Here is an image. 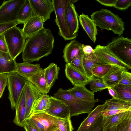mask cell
Wrapping results in <instances>:
<instances>
[{
  "instance_id": "obj_15",
  "label": "cell",
  "mask_w": 131,
  "mask_h": 131,
  "mask_svg": "<svg viewBox=\"0 0 131 131\" xmlns=\"http://www.w3.org/2000/svg\"><path fill=\"white\" fill-rule=\"evenodd\" d=\"M26 106L25 120L32 113V108L35 101L42 94L36 86L29 81L26 82L24 87Z\"/></svg>"
},
{
  "instance_id": "obj_36",
  "label": "cell",
  "mask_w": 131,
  "mask_h": 131,
  "mask_svg": "<svg viewBox=\"0 0 131 131\" xmlns=\"http://www.w3.org/2000/svg\"><path fill=\"white\" fill-rule=\"evenodd\" d=\"M131 120V114L120 123L115 127L114 131H128L129 121Z\"/></svg>"
},
{
  "instance_id": "obj_28",
  "label": "cell",
  "mask_w": 131,
  "mask_h": 131,
  "mask_svg": "<svg viewBox=\"0 0 131 131\" xmlns=\"http://www.w3.org/2000/svg\"><path fill=\"white\" fill-rule=\"evenodd\" d=\"M40 67L39 64H34L24 62L17 63L15 71L27 79L37 72L40 68Z\"/></svg>"
},
{
  "instance_id": "obj_13",
  "label": "cell",
  "mask_w": 131,
  "mask_h": 131,
  "mask_svg": "<svg viewBox=\"0 0 131 131\" xmlns=\"http://www.w3.org/2000/svg\"><path fill=\"white\" fill-rule=\"evenodd\" d=\"M106 106L105 103L97 106L88 113L87 117L81 123L77 131H89L101 119L102 112Z\"/></svg>"
},
{
  "instance_id": "obj_35",
  "label": "cell",
  "mask_w": 131,
  "mask_h": 131,
  "mask_svg": "<svg viewBox=\"0 0 131 131\" xmlns=\"http://www.w3.org/2000/svg\"><path fill=\"white\" fill-rule=\"evenodd\" d=\"M58 118V127L61 131H72L74 128L72 125L71 118L65 119Z\"/></svg>"
},
{
  "instance_id": "obj_1",
  "label": "cell",
  "mask_w": 131,
  "mask_h": 131,
  "mask_svg": "<svg viewBox=\"0 0 131 131\" xmlns=\"http://www.w3.org/2000/svg\"><path fill=\"white\" fill-rule=\"evenodd\" d=\"M54 37L51 30L44 28L27 38L22 51L24 62L38 61L51 53L54 47Z\"/></svg>"
},
{
  "instance_id": "obj_44",
  "label": "cell",
  "mask_w": 131,
  "mask_h": 131,
  "mask_svg": "<svg viewBox=\"0 0 131 131\" xmlns=\"http://www.w3.org/2000/svg\"><path fill=\"white\" fill-rule=\"evenodd\" d=\"M0 51L8 52L7 45L3 34L0 35Z\"/></svg>"
},
{
  "instance_id": "obj_30",
  "label": "cell",
  "mask_w": 131,
  "mask_h": 131,
  "mask_svg": "<svg viewBox=\"0 0 131 131\" xmlns=\"http://www.w3.org/2000/svg\"><path fill=\"white\" fill-rule=\"evenodd\" d=\"M33 15L32 9L29 1L25 0L18 13L17 21L19 24H24Z\"/></svg>"
},
{
  "instance_id": "obj_18",
  "label": "cell",
  "mask_w": 131,
  "mask_h": 131,
  "mask_svg": "<svg viewBox=\"0 0 131 131\" xmlns=\"http://www.w3.org/2000/svg\"><path fill=\"white\" fill-rule=\"evenodd\" d=\"M66 76L74 86H85L89 78L76 68L69 64H66Z\"/></svg>"
},
{
  "instance_id": "obj_39",
  "label": "cell",
  "mask_w": 131,
  "mask_h": 131,
  "mask_svg": "<svg viewBox=\"0 0 131 131\" xmlns=\"http://www.w3.org/2000/svg\"><path fill=\"white\" fill-rule=\"evenodd\" d=\"M8 79L6 73L0 74V99L2 95L6 86L7 85Z\"/></svg>"
},
{
  "instance_id": "obj_47",
  "label": "cell",
  "mask_w": 131,
  "mask_h": 131,
  "mask_svg": "<svg viewBox=\"0 0 131 131\" xmlns=\"http://www.w3.org/2000/svg\"><path fill=\"white\" fill-rule=\"evenodd\" d=\"M24 127L26 131H38L30 123L26 121Z\"/></svg>"
},
{
  "instance_id": "obj_51",
  "label": "cell",
  "mask_w": 131,
  "mask_h": 131,
  "mask_svg": "<svg viewBox=\"0 0 131 131\" xmlns=\"http://www.w3.org/2000/svg\"><path fill=\"white\" fill-rule=\"evenodd\" d=\"M115 127H113L110 129H109L107 131H114Z\"/></svg>"
},
{
  "instance_id": "obj_9",
  "label": "cell",
  "mask_w": 131,
  "mask_h": 131,
  "mask_svg": "<svg viewBox=\"0 0 131 131\" xmlns=\"http://www.w3.org/2000/svg\"><path fill=\"white\" fill-rule=\"evenodd\" d=\"M78 0H67L65 15L69 34L74 39L78 36L79 28L78 15L74 4Z\"/></svg>"
},
{
  "instance_id": "obj_40",
  "label": "cell",
  "mask_w": 131,
  "mask_h": 131,
  "mask_svg": "<svg viewBox=\"0 0 131 131\" xmlns=\"http://www.w3.org/2000/svg\"><path fill=\"white\" fill-rule=\"evenodd\" d=\"M26 121L30 123L38 131H45L43 126L37 120L29 117L26 119Z\"/></svg>"
},
{
  "instance_id": "obj_52",
  "label": "cell",
  "mask_w": 131,
  "mask_h": 131,
  "mask_svg": "<svg viewBox=\"0 0 131 131\" xmlns=\"http://www.w3.org/2000/svg\"><path fill=\"white\" fill-rule=\"evenodd\" d=\"M54 131H61L59 128H58Z\"/></svg>"
},
{
  "instance_id": "obj_2",
  "label": "cell",
  "mask_w": 131,
  "mask_h": 131,
  "mask_svg": "<svg viewBox=\"0 0 131 131\" xmlns=\"http://www.w3.org/2000/svg\"><path fill=\"white\" fill-rule=\"evenodd\" d=\"M91 18L96 26L101 30L112 31L119 36L123 35L125 30L122 18L107 9L102 8L94 12Z\"/></svg>"
},
{
  "instance_id": "obj_32",
  "label": "cell",
  "mask_w": 131,
  "mask_h": 131,
  "mask_svg": "<svg viewBox=\"0 0 131 131\" xmlns=\"http://www.w3.org/2000/svg\"><path fill=\"white\" fill-rule=\"evenodd\" d=\"M88 84L90 85L91 91L94 93L108 88L102 78L94 77L92 78L89 79L88 82Z\"/></svg>"
},
{
  "instance_id": "obj_34",
  "label": "cell",
  "mask_w": 131,
  "mask_h": 131,
  "mask_svg": "<svg viewBox=\"0 0 131 131\" xmlns=\"http://www.w3.org/2000/svg\"><path fill=\"white\" fill-rule=\"evenodd\" d=\"M107 63H103L94 67L92 70V74L94 77L102 78L110 70L112 65Z\"/></svg>"
},
{
  "instance_id": "obj_8",
  "label": "cell",
  "mask_w": 131,
  "mask_h": 131,
  "mask_svg": "<svg viewBox=\"0 0 131 131\" xmlns=\"http://www.w3.org/2000/svg\"><path fill=\"white\" fill-rule=\"evenodd\" d=\"M25 0L4 1L0 6V23L17 21L20 10Z\"/></svg>"
},
{
  "instance_id": "obj_11",
  "label": "cell",
  "mask_w": 131,
  "mask_h": 131,
  "mask_svg": "<svg viewBox=\"0 0 131 131\" xmlns=\"http://www.w3.org/2000/svg\"><path fill=\"white\" fill-rule=\"evenodd\" d=\"M34 16L42 18L44 22L50 19L51 13L54 12L52 0H29Z\"/></svg>"
},
{
  "instance_id": "obj_38",
  "label": "cell",
  "mask_w": 131,
  "mask_h": 131,
  "mask_svg": "<svg viewBox=\"0 0 131 131\" xmlns=\"http://www.w3.org/2000/svg\"><path fill=\"white\" fill-rule=\"evenodd\" d=\"M121 79L118 84L127 85H131V73L125 70L121 73Z\"/></svg>"
},
{
  "instance_id": "obj_7",
  "label": "cell",
  "mask_w": 131,
  "mask_h": 131,
  "mask_svg": "<svg viewBox=\"0 0 131 131\" xmlns=\"http://www.w3.org/2000/svg\"><path fill=\"white\" fill-rule=\"evenodd\" d=\"M56 15L54 21L59 29L58 34L65 40L73 39L70 35L65 15L67 0H52Z\"/></svg>"
},
{
  "instance_id": "obj_50",
  "label": "cell",
  "mask_w": 131,
  "mask_h": 131,
  "mask_svg": "<svg viewBox=\"0 0 131 131\" xmlns=\"http://www.w3.org/2000/svg\"><path fill=\"white\" fill-rule=\"evenodd\" d=\"M128 131H131V120H130L129 123Z\"/></svg>"
},
{
  "instance_id": "obj_31",
  "label": "cell",
  "mask_w": 131,
  "mask_h": 131,
  "mask_svg": "<svg viewBox=\"0 0 131 131\" xmlns=\"http://www.w3.org/2000/svg\"><path fill=\"white\" fill-rule=\"evenodd\" d=\"M120 99L131 102V85L119 84L113 87Z\"/></svg>"
},
{
  "instance_id": "obj_33",
  "label": "cell",
  "mask_w": 131,
  "mask_h": 131,
  "mask_svg": "<svg viewBox=\"0 0 131 131\" xmlns=\"http://www.w3.org/2000/svg\"><path fill=\"white\" fill-rule=\"evenodd\" d=\"M84 54L82 47L78 54L74 57L71 62L69 64L86 76L83 63V58Z\"/></svg>"
},
{
  "instance_id": "obj_43",
  "label": "cell",
  "mask_w": 131,
  "mask_h": 131,
  "mask_svg": "<svg viewBox=\"0 0 131 131\" xmlns=\"http://www.w3.org/2000/svg\"><path fill=\"white\" fill-rule=\"evenodd\" d=\"M42 103L44 112L49 107L50 104V96L47 94H42L40 96Z\"/></svg>"
},
{
  "instance_id": "obj_4",
  "label": "cell",
  "mask_w": 131,
  "mask_h": 131,
  "mask_svg": "<svg viewBox=\"0 0 131 131\" xmlns=\"http://www.w3.org/2000/svg\"><path fill=\"white\" fill-rule=\"evenodd\" d=\"M110 52L131 66V39L122 36L114 37L105 46Z\"/></svg>"
},
{
  "instance_id": "obj_14",
  "label": "cell",
  "mask_w": 131,
  "mask_h": 131,
  "mask_svg": "<svg viewBox=\"0 0 131 131\" xmlns=\"http://www.w3.org/2000/svg\"><path fill=\"white\" fill-rule=\"evenodd\" d=\"M45 112L58 118L67 119L70 117L69 111L65 104L54 96H50V106Z\"/></svg>"
},
{
  "instance_id": "obj_5",
  "label": "cell",
  "mask_w": 131,
  "mask_h": 131,
  "mask_svg": "<svg viewBox=\"0 0 131 131\" xmlns=\"http://www.w3.org/2000/svg\"><path fill=\"white\" fill-rule=\"evenodd\" d=\"M4 35L8 53L15 59L22 52L26 38L23 36L21 29L16 26L10 28L4 32Z\"/></svg>"
},
{
  "instance_id": "obj_3",
  "label": "cell",
  "mask_w": 131,
  "mask_h": 131,
  "mask_svg": "<svg viewBox=\"0 0 131 131\" xmlns=\"http://www.w3.org/2000/svg\"><path fill=\"white\" fill-rule=\"evenodd\" d=\"M54 96L65 104L69 111L70 117L89 113L92 110L96 103L82 100L74 96L67 90L61 88L54 94Z\"/></svg>"
},
{
  "instance_id": "obj_29",
  "label": "cell",
  "mask_w": 131,
  "mask_h": 131,
  "mask_svg": "<svg viewBox=\"0 0 131 131\" xmlns=\"http://www.w3.org/2000/svg\"><path fill=\"white\" fill-rule=\"evenodd\" d=\"M59 70L60 68L57 65L53 63L50 64L47 68L43 69L49 92L58 79Z\"/></svg>"
},
{
  "instance_id": "obj_42",
  "label": "cell",
  "mask_w": 131,
  "mask_h": 131,
  "mask_svg": "<svg viewBox=\"0 0 131 131\" xmlns=\"http://www.w3.org/2000/svg\"><path fill=\"white\" fill-rule=\"evenodd\" d=\"M19 24L17 21L15 22L0 23V35L3 34L10 28Z\"/></svg>"
},
{
  "instance_id": "obj_22",
  "label": "cell",
  "mask_w": 131,
  "mask_h": 131,
  "mask_svg": "<svg viewBox=\"0 0 131 131\" xmlns=\"http://www.w3.org/2000/svg\"><path fill=\"white\" fill-rule=\"evenodd\" d=\"M131 114V111L103 117L102 125L103 131H107L111 128L116 126Z\"/></svg>"
},
{
  "instance_id": "obj_48",
  "label": "cell",
  "mask_w": 131,
  "mask_h": 131,
  "mask_svg": "<svg viewBox=\"0 0 131 131\" xmlns=\"http://www.w3.org/2000/svg\"><path fill=\"white\" fill-rule=\"evenodd\" d=\"M102 119L89 131H103L102 125Z\"/></svg>"
},
{
  "instance_id": "obj_16",
  "label": "cell",
  "mask_w": 131,
  "mask_h": 131,
  "mask_svg": "<svg viewBox=\"0 0 131 131\" xmlns=\"http://www.w3.org/2000/svg\"><path fill=\"white\" fill-rule=\"evenodd\" d=\"M29 117L40 123L44 127L45 131H54L58 128V118L45 112H32Z\"/></svg>"
},
{
  "instance_id": "obj_27",
  "label": "cell",
  "mask_w": 131,
  "mask_h": 131,
  "mask_svg": "<svg viewBox=\"0 0 131 131\" xmlns=\"http://www.w3.org/2000/svg\"><path fill=\"white\" fill-rule=\"evenodd\" d=\"M67 90L74 96L83 100L96 103L99 101L95 100L94 93L87 89L85 86H74Z\"/></svg>"
},
{
  "instance_id": "obj_20",
  "label": "cell",
  "mask_w": 131,
  "mask_h": 131,
  "mask_svg": "<svg viewBox=\"0 0 131 131\" xmlns=\"http://www.w3.org/2000/svg\"><path fill=\"white\" fill-rule=\"evenodd\" d=\"M125 70H126L116 65H112L109 71L102 77L108 88L113 87L119 83L121 79V73Z\"/></svg>"
},
{
  "instance_id": "obj_49",
  "label": "cell",
  "mask_w": 131,
  "mask_h": 131,
  "mask_svg": "<svg viewBox=\"0 0 131 131\" xmlns=\"http://www.w3.org/2000/svg\"><path fill=\"white\" fill-rule=\"evenodd\" d=\"M110 94L113 98H118L117 94L113 87L108 88H107Z\"/></svg>"
},
{
  "instance_id": "obj_12",
  "label": "cell",
  "mask_w": 131,
  "mask_h": 131,
  "mask_svg": "<svg viewBox=\"0 0 131 131\" xmlns=\"http://www.w3.org/2000/svg\"><path fill=\"white\" fill-rule=\"evenodd\" d=\"M94 50V53L103 63L116 65L127 71L131 69V66L124 63L109 51L105 46L98 45Z\"/></svg>"
},
{
  "instance_id": "obj_37",
  "label": "cell",
  "mask_w": 131,
  "mask_h": 131,
  "mask_svg": "<svg viewBox=\"0 0 131 131\" xmlns=\"http://www.w3.org/2000/svg\"><path fill=\"white\" fill-rule=\"evenodd\" d=\"M131 5V0H116L114 7L120 10H124L128 9Z\"/></svg>"
},
{
  "instance_id": "obj_21",
  "label": "cell",
  "mask_w": 131,
  "mask_h": 131,
  "mask_svg": "<svg viewBox=\"0 0 131 131\" xmlns=\"http://www.w3.org/2000/svg\"><path fill=\"white\" fill-rule=\"evenodd\" d=\"M79 20L81 25L90 38L95 43L97 29L93 21L88 15L83 13L79 16Z\"/></svg>"
},
{
  "instance_id": "obj_46",
  "label": "cell",
  "mask_w": 131,
  "mask_h": 131,
  "mask_svg": "<svg viewBox=\"0 0 131 131\" xmlns=\"http://www.w3.org/2000/svg\"><path fill=\"white\" fill-rule=\"evenodd\" d=\"M82 47L83 51L84 54H89L94 53V49L90 46L89 45H84L82 44Z\"/></svg>"
},
{
  "instance_id": "obj_6",
  "label": "cell",
  "mask_w": 131,
  "mask_h": 131,
  "mask_svg": "<svg viewBox=\"0 0 131 131\" xmlns=\"http://www.w3.org/2000/svg\"><path fill=\"white\" fill-rule=\"evenodd\" d=\"M8 90V98L10 102L11 108L13 110L21 94L28 81L16 71L7 74Z\"/></svg>"
},
{
  "instance_id": "obj_24",
  "label": "cell",
  "mask_w": 131,
  "mask_h": 131,
  "mask_svg": "<svg viewBox=\"0 0 131 131\" xmlns=\"http://www.w3.org/2000/svg\"><path fill=\"white\" fill-rule=\"evenodd\" d=\"M17 64L8 52L0 51V74L15 71Z\"/></svg>"
},
{
  "instance_id": "obj_23",
  "label": "cell",
  "mask_w": 131,
  "mask_h": 131,
  "mask_svg": "<svg viewBox=\"0 0 131 131\" xmlns=\"http://www.w3.org/2000/svg\"><path fill=\"white\" fill-rule=\"evenodd\" d=\"M27 80L34 84L42 94H47L49 92L43 69L42 68H40L37 72Z\"/></svg>"
},
{
  "instance_id": "obj_26",
  "label": "cell",
  "mask_w": 131,
  "mask_h": 131,
  "mask_svg": "<svg viewBox=\"0 0 131 131\" xmlns=\"http://www.w3.org/2000/svg\"><path fill=\"white\" fill-rule=\"evenodd\" d=\"M83 63L86 76L89 79L94 77L92 74L93 69L96 66L103 63L94 53L84 54L83 58Z\"/></svg>"
},
{
  "instance_id": "obj_17",
  "label": "cell",
  "mask_w": 131,
  "mask_h": 131,
  "mask_svg": "<svg viewBox=\"0 0 131 131\" xmlns=\"http://www.w3.org/2000/svg\"><path fill=\"white\" fill-rule=\"evenodd\" d=\"M43 18L33 15L24 24L21 29L23 35L26 39L37 33L44 28Z\"/></svg>"
},
{
  "instance_id": "obj_25",
  "label": "cell",
  "mask_w": 131,
  "mask_h": 131,
  "mask_svg": "<svg viewBox=\"0 0 131 131\" xmlns=\"http://www.w3.org/2000/svg\"><path fill=\"white\" fill-rule=\"evenodd\" d=\"M82 47L79 42L73 40L65 46L63 50V57L67 64H70Z\"/></svg>"
},
{
  "instance_id": "obj_10",
  "label": "cell",
  "mask_w": 131,
  "mask_h": 131,
  "mask_svg": "<svg viewBox=\"0 0 131 131\" xmlns=\"http://www.w3.org/2000/svg\"><path fill=\"white\" fill-rule=\"evenodd\" d=\"M106 106L102 112L103 117L111 116L127 111H131V102L118 98L106 100Z\"/></svg>"
},
{
  "instance_id": "obj_41",
  "label": "cell",
  "mask_w": 131,
  "mask_h": 131,
  "mask_svg": "<svg viewBox=\"0 0 131 131\" xmlns=\"http://www.w3.org/2000/svg\"><path fill=\"white\" fill-rule=\"evenodd\" d=\"M40 96L34 102L32 107V113L35 112L44 111Z\"/></svg>"
},
{
  "instance_id": "obj_45",
  "label": "cell",
  "mask_w": 131,
  "mask_h": 131,
  "mask_svg": "<svg viewBox=\"0 0 131 131\" xmlns=\"http://www.w3.org/2000/svg\"><path fill=\"white\" fill-rule=\"evenodd\" d=\"M103 5L110 7H114L116 0H96Z\"/></svg>"
},
{
  "instance_id": "obj_19",
  "label": "cell",
  "mask_w": 131,
  "mask_h": 131,
  "mask_svg": "<svg viewBox=\"0 0 131 131\" xmlns=\"http://www.w3.org/2000/svg\"><path fill=\"white\" fill-rule=\"evenodd\" d=\"M15 108L16 113L13 122L16 125L24 127L26 123V112L24 88Z\"/></svg>"
}]
</instances>
